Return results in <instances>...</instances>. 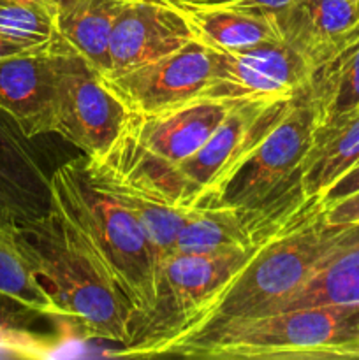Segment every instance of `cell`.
<instances>
[{"instance_id":"cell-1","label":"cell","mask_w":359,"mask_h":360,"mask_svg":"<svg viewBox=\"0 0 359 360\" xmlns=\"http://www.w3.org/2000/svg\"><path fill=\"white\" fill-rule=\"evenodd\" d=\"M14 243L58 309L60 320L84 340L122 347L134 333L132 306L102 276L80 238L49 206L35 220L11 225Z\"/></svg>"},{"instance_id":"cell-2","label":"cell","mask_w":359,"mask_h":360,"mask_svg":"<svg viewBox=\"0 0 359 360\" xmlns=\"http://www.w3.org/2000/svg\"><path fill=\"white\" fill-rule=\"evenodd\" d=\"M210 360H355L359 306H312L176 338L144 357Z\"/></svg>"},{"instance_id":"cell-3","label":"cell","mask_w":359,"mask_h":360,"mask_svg":"<svg viewBox=\"0 0 359 360\" xmlns=\"http://www.w3.org/2000/svg\"><path fill=\"white\" fill-rule=\"evenodd\" d=\"M51 206L69 224L102 276L132 306L136 319L153 301L157 253L139 221L87 178L83 158L49 176Z\"/></svg>"},{"instance_id":"cell-4","label":"cell","mask_w":359,"mask_h":360,"mask_svg":"<svg viewBox=\"0 0 359 360\" xmlns=\"http://www.w3.org/2000/svg\"><path fill=\"white\" fill-rule=\"evenodd\" d=\"M338 231L340 227H329L324 221V204L320 199L298 221L271 238L196 313L187 329L176 338L208 333L263 316L271 306L308 280L333 245Z\"/></svg>"},{"instance_id":"cell-5","label":"cell","mask_w":359,"mask_h":360,"mask_svg":"<svg viewBox=\"0 0 359 360\" xmlns=\"http://www.w3.org/2000/svg\"><path fill=\"white\" fill-rule=\"evenodd\" d=\"M270 239L243 250L232 248L211 253L172 252L158 260L150 309L136 320L132 340L116 355L144 357L153 347L182 334L196 313Z\"/></svg>"},{"instance_id":"cell-6","label":"cell","mask_w":359,"mask_h":360,"mask_svg":"<svg viewBox=\"0 0 359 360\" xmlns=\"http://www.w3.org/2000/svg\"><path fill=\"white\" fill-rule=\"evenodd\" d=\"M234 104L197 98L157 115L129 112L113 146L94 160L155 190V183L168 169L196 153L210 139Z\"/></svg>"},{"instance_id":"cell-7","label":"cell","mask_w":359,"mask_h":360,"mask_svg":"<svg viewBox=\"0 0 359 360\" xmlns=\"http://www.w3.org/2000/svg\"><path fill=\"white\" fill-rule=\"evenodd\" d=\"M291 98L236 102L210 139L168 169L157 179L155 190L183 210L220 199L232 174L287 111Z\"/></svg>"},{"instance_id":"cell-8","label":"cell","mask_w":359,"mask_h":360,"mask_svg":"<svg viewBox=\"0 0 359 360\" xmlns=\"http://www.w3.org/2000/svg\"><path fill=\"white\" fill-rule=\"evenodd\" d=\"M313 130L315 122L305 88L291 98L287 111L239 165L218 200L257 207L305 193L301 167Z\"/></svg>"},{"instance_id":"cell-9","label":"cell","mask_w":359,"mask_h":360,"mask_svg":"<svg viewBox=\"0 0 359 360\" xmlns=\"http://www.w3.org/2000/svg\"><path fill=\"white\" fill-rule=\"evenodd\" d=\"M55 67L53 134L80 148L84 157H101L116 141L129 111L80 55L60 44L55 49Z\"/></svg>"},{"instance_id":"cell-10","label":"cell","mask_w":359,"mask_h":360,"mask_svg":"<svg viewBox=\"0 0 359 360\" xmlns=\"http://www.w3.org/2000/svg\"><path fill=\"white\" fill-rule=\"evenodd\" d=\"M215 70V51L190 42L139 67L101 77L130 115H157L203 98Z\"/></svg>"},{"instance_id":"cell-11","label":"cell","mask_w":359,"mask_h":360,"mask_svg":"<svg viewBox=\"0 0 359 360\" xmlns=\"http://www.w3.org/2000/svg\"><path fill=\"white\" fill-rule=\"evenodd\" d=\"M308 63L284 41L215 51V70L203 98L256 102L291 98L308 84Z\"/></svg>"},{"instance_id":"cell-12","label":"cell","mask_w":359,"mask_h":360,"mask_svg":"<svg viewBox=\"0 0 359 360\" xmlns=\"http://www.w3.org/2000/svg\"><path fill=\"white\" fill-rule=\"evenodd\" d=\"M190 42L194 39L185 20L169 2L125 0L109 41V76L162 58Z\"/></svg>"},{"instance_id":"cell-13","label":"cell","mask_w":359,"mask_h":360,"mask_svg":"<svg viewBox=\"0 0 359 360\" xmlns=\"http://www.w3.org/2000/svg\"><path fill=\"white\" fill-rule=\"evenodd\" d=\"M55 49L0 62V112L13 120L28 139L55 130Z\"/></svg>"},{"instance_id":"cell-14","label":"cell","mask_w":359,"mask_h":360,"mask_svg":"<svg viewBox=\"0 0 359 360\" xmlns=\"http://www.w3.org/2000/svg\"><path fill=\"white\" fill-rule=\"evenodd\" d=\"M275 21L282 41L313 70L359 37V0H298Z\"/></svg>"},{"instance_id":"cell-15","label":"cell","mask_w":359,"mask_h":360,"mask_svg":"<svg viewBox=\"0 0 359 360\" xmlns=\"http://www.w3.org/2000/svg\"><path fill=\"white\" fill-rule=\"evenodd\" d=\"M30 141L0 112V227L35 220L51 206L49 176Z\"/></svg>"},{"instance_id":"cell-16","label":"cell","mask_w":359,"mask_h":360,"mask_svg":"<svg viewBox=\"0 0 359 360\" xmlns=\"http://www.w3.org/2000/svg\"><path fill=\"white\" fill-rule=\"evenodd\" d=\"M83 169L92 185L132 214L153 245L158 260L175 252L176 238L190 210L176 206L151 186L122 174L94 158L83 157Z\"/></svg>"},{"instance_id":"cell-17","label":"cell","mask_w":359,"mask_h":360,"mask_svg":"<svg viewBox=\"0 0 359 360\" xmlns=\"http://www.w3.org/2000/svg\"><path fill=\"white\" fill-rule=\"evenodd\" d=\"M312 306H359V224L340 227L308 280L263 316Z\"/></svg>"},{"instance_id":"cell-18","label":"cell","mask_w":359,"mask_h":360,"mask_svg":"<svg viewBox=\"0 0 359 360\" xmlns=\"http://www.w3.org/2000/svg\"><path fill=\"white\" fill-rule=\"evenodd\" d=\"M171 4L189 27L194 42L210 51H236L263 42L282 41L275 16L243 13L224 7H201L182 0Z\"/></svg>"},{"instance_id":"cell-19","label":"cell","mask_w":359,"mask_h":360,"mask_svg":"<svg viewBox=\"0 0 359 360\" xmlns=\"http://www.w3.org/2000/svg\"><path fill=\"white\" fill-rule=\"evenodd\" d=\"M60 46L80 55L101 77L111 70L109 41L125 0H55Z\"/></svg>"},{"instance_id":"cell-20","label":"cell","mask_w":359,"mask_h":360,"mask_svg":"<svg viewBox=\"0 0 359 360\" xmlns=\"http://www.w3.org/2000/svg\"><path fill=\"white\" fill-rule=\"evenodd\" d=\"M359 164V112L313 130L301 167V183L308 197L324 193Z\"/></svg>"},{"instance_id":"cell-21","label":"cell","mask_w":359,"mask_h":360,"mask_svg":"<svg viewBox=\"0 0 359 360\" xmlns=\"http://www.w3.org/2000/svg\"><path fill=\"white\" fill-rule=\"evenodd\" d=\"M306 94L315 129L359 112V37L312 70Z\"/></svg>"},{"instance_id":"cell-22","label":"cell","mask_w":359,"mask_h":360,"mask_svg":"<svg viewBox=\"0 0 359 360\" xmlns=\"http://www.w3.org/2000/svg\"><path fill=\"white\" fill-rule=\"evenodd\" d=\"M0 37L34 51L60 44L55 0H0Z\"/></svg>"},{"instance_id":"cell-23","label":"cell","mask_w":359,"mask_h":360,"mask_svg":"<svg viewBox=\"0 0 359 360\" xmlns=\"http://www.w3.org/2000/svg\"><path fill=\"white\" fill-rule=\"evenodd\" d=\"M0 295L37 315L60 320L55 302L18 250L11 225L0 227Z\"/></svg>"},{"instance_id":"cell-24","label":"cell","mask_w":359,"mask_h":360,"mask_svg":"<svg viewBox=\"0 0 359 360\" xmlns=\"http://www.w3.org/2000/svg\"><path fill=\"white\" fill-rule=\"evenodd\" d=\"M42 319L48 316L37 315L0 295V354L27 359L48 357L56 341L37 329V320Z\"/></svg>"},{"instance_id":"cell-25","label":"cell","mask_w":359,"mask_h":360,"mask_svg":"<svg viewBox=\"0 0 359 360\" xmlns=\"http://www.w3.org/2000/svg\"><path fill=\"white\" fill-rule=\"evenodd\" d=\"M182 2L201 7H224V9H236L243 13L277 16L294 6L298 0H182Z\"/></svg>"},{"instance_id":"cell-26","label":"cell","mask_w":359,"mask_h":360,"mask_svg":"<svg viewBox=\"0 0 359 360\" xmlns=\"http://www.w3.org/2000/svg\"><path fill=\"white\" fill-rule=\"evenodd\" d=\"M324 221L329 227L359 224V190L336 202L324 204Z\"/></svg>"},{"instance_id":"cell-27","label":"cell","mask_w":359,"mask_h":360,"mask_svg":"<svg viewBox=\"0 0 359 360\" xmlns=\"http://www.w3.org/2000/svg\"><path fill=\"white\" fill-rule=\"evenodd\" d=\"M359 190V164L354 165L347 174L341 176L322 197L324 204H331L336 202V200L344 199V197L351 195V193L358 192Z\"/></svg>"},{"instance_id":"cell-28","label":"cell","mask_w":359,"mask_h":360,"mask_svg":"<svg viewBox=\"0 0 359 360\" xmlns=\"http://www.w3.org/2000/svg\"><path fill=\"white\" fill-rule=\"evenodd\" d=\"M27 53H37L34 49H28L25 46L16 44V42H11L7 39L0 37V62L7 58H13V56H20V55H27Z\"/></svg>"}]
</instances>
